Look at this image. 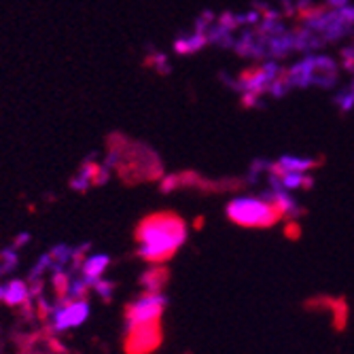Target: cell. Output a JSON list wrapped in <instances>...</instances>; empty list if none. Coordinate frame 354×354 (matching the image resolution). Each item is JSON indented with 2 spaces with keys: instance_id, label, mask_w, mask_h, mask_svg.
<instances>
[{
  "instance_id": "obj_7",
  "label": "cell",
  "mask_w": 354,
  "mask_h": 354,
  "mask_svg": "<svg viewBox=\"0 0 354 354\" xmlns=\"http://www.w3.org/2000/svg\"><path fill=\"white\" fill-rule=\"evenodd\" d=\"M125 335V350L130 354H149L159 344H162V327L157 325H140L130 331H123Z\"/></svg>"
},
{
  "instance_id": "obj_12",
  "label": "cell",
  "mask_w": 354,
  "mask_h": 354,
  "mask_svg": "<svg viewBox=\"0 0 354 354\" xmlns=\"http://www.w3.org/2000/svg\"><path fill=\"white\" fill-rule=\"evenodd\" d=\"M91 291L98 295L104 304H111L113 301V295H115V282L109 280V278H100V280H95Z\"/></svg>"
},
{
  "instance_id": "obj_14",
  "label": "cell",
  "mask_w": 354,
  "mask_h": 354,
  "mask_svg": "<svg viewBox=\"0 0 354 354\" xmlns=\"http://www.w3.org/2000/svg\"><path fill=\"white\" fill-rule=\"evenodd\" d=\"M51 270H53V259H51V254H49V252H45V254L39 257V261L30 268L28 280H30V278H43V274H45V272H51Z\"/></svg>"
},
{
  "instance_id": "obj_16",
  "label": "cell",
  "mask_w": 354,
  "mask_h": 354,
  "mask_svg": "<svg viewBox=\"0 0 354 354\" xmlns=\"http://www.w3.org/2000/svg\"><path fill=\"white\" fill-rule=\"evenodd\" d=\"M3 276H5V274H3V270H0V278H3Z\"/></svg>"
},
{
  "instance_id": "obj_10",
  "label": "cell",
  "mask_w": 354,
  "mask_h": 354,
  "mask_svg": "<svg viewBox=\"0 0 354 354\" xmlns=\"http://www.w3.org/2000/svg\"><path fill=\"white\" fill-rule=\"evenodd\" d=\"M140 286H142V291H164V286L168 282V272L164 266H149L147 272H142L140 276Z\"/></svg>"
},
{
  "instance_id": "obj_15",
  "label": "cell",
  "mask_w": 354,
  "mask_h": 354,
  "mask_svg": "<svg viewBox=\"0 0 354 354\" xmlns=\"http://www.w3.org/2000/svg\"><path fill=\"white\" fill-rule=\"evenodd\" d=\"M28 242H30V234H28V232H21V234H17V236H15V240H13V244H11V246H15V248L19 250V248H24Z\"/></svg>"
},
{
  "instance_id": "obj_1",
  "label": "cell",
  "mask_w": 354,
  "mask_h": 354,
  "mask_svg": "<svg viewBox=\"0 0 354 354\" xmlns=\"http://www.w3.org/2000/svg\"><path fill=\"white\" fill-rule=\"evenodd\" d=\"M136 254L149 266H164L187 244V221L174 212H155L136 225Z\"/></svg>"
},
{
  "instance_id": "obj_11",
  "label": "cell",
  "mask_w": 354,
  "mask_h": 354,
  "mask_svg": "<svg viewBox=\"0 0 354 354\" xmlns=\"http://www.w3.org/2000/svg\"><path fill=\"white\" fill-rule=\"evenodd\" d=\"M19 263V257H17V248L15 246H7L0 250V270H3V274H9L17 268Z\"/></svg>"
},
{
  "instance_id": "obj_2",
  "label": "cell",
  "mask_w": 354,
  "mask_h": 354,
  "mask_svg": "<svg viewBox=\"0 0 354 354\" xmlns=\"http://www.w3.org/2000/svg\"><path fill=\"white\" fill-rule=\"evenodd\" d=\"M109 168H117L136 180L162 176L159 157L149 147L127 140L121 134H115L109 140Z\"/></svg>"
},
{
  "instance_id": "obj_13",
  "label": "cell",
  "mask_w": 354,
  "mask_h": 354,
  "mask_svg": "<svg viewBox=\"0 0 354 354\" xmlns=\"http://www.w3.org/2000/svg\"><path fill=\"white\" fill-rule=\"evenodd\" d=\"M286 15H295V17H301L312 5L314 0H280Z\"/></svg>"
},
{
  "instance_id": "obj_8",
  "label": "cell",
  "mask_w": 354,
  "mask_h": 354,
  "mask_svg": "<svg viewBox=\"0 0 354 354\" xmlns=\"http://www.w3.org/2000/svg\"><path fill=\"white\" fill-rule=\"evenodd\" d=\"M0 301L11 308H21L24 304L32 301L30 282L21 278H9L5 282H0Z\"/></svg>"
},
{
  "instance_id": "obj_6",
  "label": "cell",
  "mask_w": 354,
  "mask_h": 354,
  "mask_svg": "<svg viewBox=\"0 0 354 354\" xmlns=\"http://www.w3.org/2000/svg\"><path fill=\"white\" fill-rule=\"evenodd\" d=\"M288 71L295 87H331L337 81V64L327 55H310Z\"/></svg>"
},
{
  "instance_id": "obj_9",
  "label": "cell",
  "mask_w": 354,
  "mask_h": 354,
  "mask_svg": "<svg viewBox=\"0 0 354 354\" xmlns=\"http://www.w3.org/2000/svg\"><path fill=\"white\" fill-rule=\"evenodd\" d=\"M109 268H111V254H106V252H89L85 257V261L81 263L79 272L95 282V280L104 278Z\"/></svg>"
},
{
  "instance_id": "obj_5",
  "label": "cell",
  "mask_w": 354,
  "mask_h": 354,
  "mask_svg": "<svg viewBox=\"0 0 354 354\" xmlns=\"http://www.w3.org/2000/svg\"><path fill=\"white\" fill-rule=\"evenodd\" d=\"M91 316V304L89 299H68V297H57L53 301V310L47 318V325L55 335L68 333L73 329L83 327Z\"/></svg>"
},
{
  "instance_id": "obj_4",
  "label": "cell",
  "mask_w": 354,
  "mask_h": 354,
  "mask_svg": "<svg viewBox=\"0 0 354 354\" xmlns=\"http://www.w3.org/2000/svg\"><path fill=\"white\" fill-rule=\"evenodd\" d=\"M168 308V295L164 291H142L125 308L123 331H130L140 325H157L164 318Z\"/></svg>"
},
{
  "instance_id": "obj_3",
  "label": "cell",
  "mask_w": 354,
  "mask_h": 354,
  "mask_svg": "<svg viewBox=\"0 0 354 354\" xmlns=\"http://www.w3.org/2000/svg\"><path fill=\"white\" fill-rule=\"evenodd\" d=\"M227 218L240 227L248 230H266L274 227L278 221H282L280 210L268 196H236L225 206Z\"/></svg>"
}]
</instances>
